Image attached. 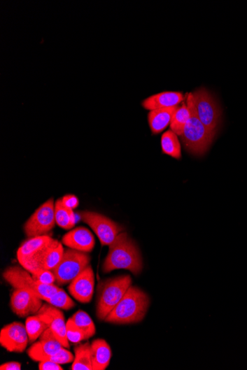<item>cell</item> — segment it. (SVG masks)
<instances>
[{"instance_id":"cell-1","label":"cell","mask_w":247,"mask_h":370,"mask_svg":"<svg viewBox=\"0 0 247 370\" xmlns=\"http://www.w3.org/2000/svg\"><path fill=\"white\" fill-rule=\"evenodd\" d=\"M142 269V258L136 243L126 232L120 233L109 246L102 271L107 273L114 270L125 269L139 275Z\"/></svg>"},{"instance_id":"cell-2","label":"cell","mask_w":247,"mask_h":370,"mask_svg":"<svg viewBox=\"0 0 247 370\" xmlns=\"http://www.w3.org/2000/svg\"><path fill=\"white\" fill-rule=\"evenodd\" d=\"M149 306L150 298L148 294L139 287L132 285L105 321L115 325L140 322L144 320Z\"/></svg>"},{"instance_id":"cell-3","label":"cell","mask_w":247,"mask_h":370,"mask_svg":"<svg viewBox=\"0 0 247 370\" xmlns=\"http://www.w3.org/2000/svg\"><path fill=\"white\" fill-rule=\"evenodd\" d=\"M187 105L190 111V116L183 134L181 136V141L190 153L202 156L209 150L216 134L199 120L194 108L191 94H187Z\"/></svg>"},{"instance_id":"cell-4","label":"cell","mask_w":247,"mask_h":370,"mask_svg":"<svg viewBox=\"0 0 247 370\" xmlns=\"http://www.w3.org/2000/svg\"><path fill=\"white\" fill-rule=\"evenodd\" d=\"M132 285L131 276L125 275L101 282L97 288V316L100 321L106 317L124 297Z\"/></svg>"},{"instance_id":"cell-5","label":"cell","mask_w":247,"mask_h":370,"mask_svg":"<svg viewBox=\"0 0 247 370\" xmlns=\"http://www.w3.org/2000/svg\"><path fill=\"white\" fill-rule=\"evenodd\" d=\"M55 240L48 235L29 238L19 248L17 259L23 269L33 273L41 269L42 262Z\"/></svg>"},{"instance_id":"cell-6","label":"cell","mask_w":247,"mask_h":370,"mask_svg":"<svg viewBox=\"0 0 247 370\" xmlns=\"http://www.w3.org/2000/svg\"><path fill=\"white\" fill-rule=\"evenodd\" d=\"M31 273L18 266L8 268L3 273L5 280L15 289H23L46 301L53 297L59 287L36 281Z\"/></svg>"},{"instance_id":"cell-7","label":"cell","mask_w":247,"mask_h":370,"mask_svg":"<svg viewBox=\"0 0 247 370\" xmlns=\"http://www.w3.org/2000/svg\"><path fill=\"white\" fill-rule=\"evenodd\" d=\"M195 111L203 124L213 134H217L222 122V111L211 92L201 88L192 92Z\"/></svg>"},{"instance_id":"cell-8","label":"cell","mask_w":247,"mask_h":370,"mask_svg":"<svg viewBox=\"0 0 247 370\" xmlns=\"http://www.w3.org/2000/svg\"><path fill=\"white\" fill-rule=\"evenodd\" d=\"M91 258L87 253L71 248L64 249L62 259L53 271L59 285L71 283L89 265Z\"/></svg>"},{"instance_id":"cell-9","label":"cell","mask_w":247,"mask_h":370,"mask_svg":"<svg viewBox=\"0 0 247 370\" xmlns=\"http://www.w3.org/2000/svg\"><path fill=\"white\" fill-rule=\"evenodd\" d=\"M79 215L93 229L102 246H110L124 230L118 223L94 211H80Z\"/></svg>"},{"instance_id":"cell-10","label":"cell","mask_w":247,"mask_h":370,"mask_svg":"<svg viewBox=\"0 0 247 370\" xmlns=\"http://www.w3.org/2000/svg\"><path fill=\"white\" fill-rule=\"evenodd\" d=\"M56 224L55 204L53 198H50L25 222L24 231L29 238L47 235L55 229Z\"/></svg>"},{"instance_id":"cell-11","label":"cell","mask_w":247,"mask_h":370,"mask_svg":"<svg viewBox=\"0 0 247 370\" xmlns=\"http://www.w3.org/2000/svg\"><path fill=\"white\" fill-rule=\"evenodd\" d=\"M29 338L25 325L13 322L0 332V345L10 353H23L28 346Z\"/></svg>"},{"instance_id":"cell-12","label":"cell","mask_w":247,"mask_h":370,"mask_svg":"<svg viewBox=\"0 0 247 370\" xmlns=\"http://www.w3.org/2000/svg\"><path fill=\"white\" fill-rule=\"evenodd\" d=\"M42 299L23 289H15L10 297V308L20 318L36 314L43 306Z\"/></svg>"},{"instance_id":"cell-13","label":"cell","mask_w":247,"mask_h":370,"mask_svg":"<svg viewBox=\"0 0 247 370\" xmlns=\"http://www.w3.org/2000/svg\"><path fill=\"white\" fill-rule=\"evenodd\" d=\"M62 348V343L49 327L38 341L33 343L27 353L33 361L41 362L49 360Z\"/></svg>"},{"instance_id":"cell-14","label":"cell","mask_w":247,"mask_h":370,"mask_svg":"<svg viewBox=\"0 0 247 370\" xmlns=\"http://www.w3.org/2000/svg\"><path fill=\"white\" fill-rule=\"evenodd\" d=\"M95 286L94 273L89 265L70 283L69 290L78 301L88 304L92 300Z\"/></svg>"},{"instance_id":"cell-15","label":"cell","mask_w":247,"mask_h":370,"mask_svg":"<svg viewBox=\"0 0 247 370\" xmlns=\"http://www.w3.org/2000/svg\"><path fill=\"white\" fill-rule=\"evenodd\" d=\"M62 243L69 248L89 253L95 247V238L89 229L80 227L64 234Z\"/></svg>"},{"instance_id":"cell-16","label":"cell","mask_w":247,"mask_h":370,"mask_svg":"<svg viewBox=\"0 0 247 370\" xmlns=\"http://www.w3.org/2000/svg\"><path fill=\"white\" fill-rule=\"evenodd\" d=\"M38 313H44L49 317L50 328L52 332L60 341L62 347L69 348V341L66 333V322L63 313L59 308L50 306L48 303L44 304Z\"/></svg>"},{"instance_id":"cell-17","label":"cell","mask_w":247,"mask_h":370,"mask_svg":"<svg viewBox=\"0 0 247 370\" xmlns=\"http://www.w3.org/2000/svg\"><path fill=\"white\" fill-rule=\"evenodd\" d=\"M184 99L185 97L180 92H162L145 99L141 105L146 110L152 111L178 107Z\"/></svg>"},{"instance_id":"cell-18","label":"cell","mask_w":247,"mask_h":370,"mask_svg":"<svg viewBox=\"0 0 247 370\" xmlns=\"http://www.w3.org/2000/svg\"><path fill=\"white\" fill-rule=\"evenodd\" d=\"M93 370H105L110 364L112 351L108 343L97 339L91 343Z\"/></svg>"},{"instance_id":"cell-19","label":"cell","mask_w":247,"mask_h":370,"mask_svg":"<svg viewBox=\"0 0 247 370\" xmlns=\"http://www.w3.org/2000/svg\"><path fill=\"white\" fill-rule=\"evenodd\" d=\"M178 107L155 110L148 114V123L153 134L157 135L171 125L173 115Z\"/></svg>"},{"instance_id":"cell-20","label":"cell","mask_w":247,"mask_h":370,"mask_svg":"<svg viewBox=\"0 0 247 370\" xmlns=\"http://www.w3.org/2000/svg\"><path fill=\"white\" fill-rule=\"evenodd\" d=\"M25 327L29 338V342H35L50 327L49 317L41 313L29 316L25 322Z\"/></svg>"},{"instance_id":"cell-21","label":"cell","mask_w":247,"mask_h":370,"mask_svg":"<svg viewBox=\"0 0 247 370\" xmlns=\"http://www.w3.org/2000/svg\"><path fill=\"white\" fill-rule=\"evenodd\" d=\"M75 359L71 366L72 370H93L92 352L91 345L87 341L74 348Z\"/></svg>"},{"instance_id":"cell-22","label":"cell","mask_w":247,"mask_h":370,"mask_svg":"<svg viewBox=\"0 0 247 370\" xmlns=\"http://www.w3.org/2000/svg\"><path fill=\"white\" fill-rule=\"evenodd\" d=\"M56 222L63 229L69 230L75 226V215L73 209L62 203V199L55 204Z\"/></svg>"},{"instance_id":"cell-23","label":"cell","mask_w":247,"mask_h":370,"mask_svg":"<svg viewBox=\"0 0 247 370\" xmlns=\"http://www.w3.org/2000/svg\"><path fill=\"white\" fill-rule=\"evenodd\" d=\"M162 149L164 154L171 156L175 159L181 157V148L177 135L172 130L165 131L162 137Z\"/></svg>"},{"instance_id":"cell-24","label":"cell","mask_w":247,"mask_h":370,"mask_svg":"<svg viewBox=\"0 0 247 370\" xmlns=\"http://www.w3.org/2000/svg\"><path fill=\"white\" fill-rule=\"evenodd\" d=\"M64 249L62 243L55 240L48 249L41 265V269L54 271L62 259Z\"/></svg>"},{"instance_id":"cell-25","label":"cell","mask_w":247,"mask_h":370,"mask_svg":"<svg viewBox=\"0 0 247 370\" xmlns=\"http://www.w3.org/2000/svg\"><path fill=\"white\" fill-rule=\"evenodd\" d=\"M71 319L84 334L85 340H88L96 334L95 325L90 316L85 311H77L73 314Z\"/></svg>"},{"instance_id":"cell-26","label":"cell","mask_w":247,"mask_h":370,"mask_svg":"<svg viewBox=\"0 0 247 370\" xmlns=\"http://www.w3.org/2000/svg\"><path fill=\"white\" fill-rule=\"evenodd\" d=\"M190 116V111L187 104H182L175 111L171 123V130L177 136H181L183 134L184 129Z\"/></svg>"},{"instance_id":"cell-27","label":"cell","mask_w":247,"mask_h":370,"mask_svg":"<svg viewBox=\"0 0 247 370\" xmlns=\"http://www.w3.org/2000/svg\"><path fill=\"white\" fill-rule=\"evenodd\" d=\"M45 301L50 306L62 310L69 311L75 307V302L62 288H59L53 297L48 299Z\"/></svg>"},{"instance_id":"cell-28","label":"cell","mask_w":247,"mask_h":370,"mask_svg":"<svg viewBox=\"0 0 247 370\" xmlns=\"http://www.w3.org/2000/svg\"><path fill=\"white\" fill-rule=\"evenodd\" d=\"M66 333L69 341L73 343H79L85 340L84 334L71 318L66 322Z\"/></svg>"},{"instance_id":"cell-29","label":"cell","mask_w":247,"mask_h":370,"mask_svg":"<svg viewBox=\"0 0 247 370\" xmlns=\"http://www.w3.org/2000/svg\"><path fill=\"white\" fill-rule=\"evenodd\" d=\"M31 274L36 281L43 284L54 285L57 282L56 276L53 271L40 269Z\"/></svg>"},{"instance_id":"cell-30","label":"cell","mask_w":247,"mask_h":370,"mask_svg":"<svg viewBox=\"0 0 247 370\" xmlns=\"http://www.w3.org/2000/svg\"><path fill=\"white\" fill-rule=\"evenodd\" d=\"M75 357L71 352L62 347L55 355L51 356L50 360L59 364H66L74 361Z\"/></svg>"},{"instance_id":"cell-31","label":"cell","mask_w":247,"mask_h":370,"mask_svg":"<svg viewBox=\"0 0 247 370\" xmlns=\"http://www.w3.org/2000/svg\"><path fill=\"white\" fill-rule=\"evenodd\" d=\"M62 201L64 206H66L68 208H70L73 210L77 208L80 204L77 197L72 194L64 196L62 198Z\"/></svg>"},{"instance_id":"cell-32","label":"cell","mask_w":247,"mask_h":370,"mask_svg":"<svg viewBox=\"0 0 247 370\" xmlns=\"http://www.w3.org/2000/svg\"><path fill=\"white\" fill-rule=\"evenodd\" d=\"M38 369L40 370H63L64 369L57 363L50 360H45L40 362L38 364Z\"/></svg>"},{"instance_id":"cell-33","label":"cell","mask_w":247,"mask_h":370,"mask_svg":"<svg viewBox=\"0 0 247 370\" xmlns=\"http://www.w3.org/2000/svg\"><path fill=\"white\" fill-rule=\"evenodd\" d=\"M21 368V364L16 362H7L0 366L1 370H20Z\"/></svg>"}]
</instances>
